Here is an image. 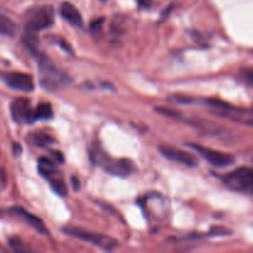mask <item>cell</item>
Wrapping results in <instances>:
<instances>
[{
    "label": "cell",
    "mask_w": 253,
    "mask_h": 253,
    "mask_svg": "<svg viewBox=\"0 0 253 253\" xmlns=\"http://www.w3.org/2000/svg\"><path fill=\"white\" fill-rule=\"evenodd\" d=\"M90 160L95 165L103 167L105 172L110 173L111 175H118V177H127L135 170L133 162L130 160H116V158L109 157L105 151L99 146V143H94L91 146L90 151Z\"/></svg>",
    "instance_id": "cell-1"
},
{
    "label": "cell",
    "mask_w": 253,
    "mask_h": 253,
    "mask_svg": "<svg viewBox=\"0 0 253 253\" xmlns=\"http://www.w3.org/2000/svg\"><path fill=\"white\" fill-rule=\"evenodd\" d=\"M35 57L37 58V63H39V69L40 74H41V79H40V83H41L42 88H44L46 90H57L59 86L63 83H66L68 81L66 74L62 73L48 58L43 56V54H40L39 52L35 51L34 53Z\"/></svg>",
    "instance_id": "cell-2"
},
{
    "label": "cell",
    "mask_w": 253,
    "mask_h": 253,
    "mask_svg": "<svg viewBox=\"0 0 253 253\" xmlns=\"http://www.w3.org/2000/svg\"><path fill=\"white\" fill-rule=\"evenodd\" d=\"M54 21V11L51 5H42L30 9L25 16V31L39 32L48 29Z\"/></svg>",
    "instance_id": "cell-3"
},
{
    "label": "cell",
    "mask_w": 253,
    "mask_h": 253,
    "mask_svg": "<svg viewBox=\"0 0 253 253\" xmlns=\"http://www.w3.org/2000/svg\"><path fill=\"white\" fill-rule=\"evenodd\" d=\"M63 232L69 236L82 240V241L89 242V244L94 245V246L99 247L104 251H113L119 246V242L113 237L88 231V230L81 229V227H64Z\"/></svg>",
    "instance_id": "cell-4"
},
{
    "label": "cell",
    "mask_w": 253,
    "mask_h": 253,
    "mask_svg": "<svg viewBox=\"0 0 253 253\" xmlns=\"http://www.w3.org/2000/svg\"><path fill=\"white\" fill-rule=\"evenodd\" d=\"M224 182L232 190L253 194V168H237L224 178Z\"/></svg>",
    "instance_id": "cell-5"
},
{
    "label": "cell",
    "mask_w": 253,
    "mask_h": 253,
    "mask_svg": "<svg viewBox=\"0 0 253 253\" xmlns=\"http://www.w3.org/2000/svg\"><path fill=\"white\" fill-rule=\"evenodd\" d=\"M0 79L9 86L10 89L22 93H31L35 89V82L30 74L20 73V72H0Z\"/></svg>",
    "instance_id": "cell-6"
},
{
    "label": "cell",
    "mask_w": 253,
    "mask_h": 253,
    "mask_svg": "<svg viewBox=\"0 0 253 253\" xmlns=\"http://www.w3.org/2000/svg\"><path fill=\"white\" fill-rule=\"evenodd\" d=\"M190 148L197 151L199 155H202L210 165L215 166V167H227V166L232 165L235 162V157L230 153L221 152V151L211 150V148L204 147V146L195 145V143H189Z\"/></svg>",
    "instance_id": "cell-7"
},
{
    "label": "cell",
    "mask_w": 253,
    "mask_h": 253,
    "mask_svg": "<svg viewBox=\"0 0 253 253\" xmlns=\"http://www.w3.org/2000/svg\"><path fill=\"white\" fill-rule=\"evenodd\" d=\"M12 121L16 124H32L36 121L35 110L30 106V100L26 98H17L10 105Z\"/></svg>",
    "instance_id": "cell-8"
},
{
    "label": "cell",
    "mask_w": 253,
    "mask_h": 253,
    "mask_svg": "<svg viewBox=\"0 0 253 253\" xmlns=\"http://www.w3.org/2000/svg\"><path fill=\"white\" fill-rule=\"evenodd\" d=\"M160 152L163 157L167 160L173 161V162L182 163V165L187 166V167H197L198 160L195 156L190 155V153L185 152V151L179 150V148L172 147V146H160Z\"/></svg>",
    "instance_id": "cell-9"
},
{
    "label": "cell",
    "mask_w": 253,
    "mask_h": 253,
    "mask_svg": "<svg viewBox=\"0 0 253 253\" xmlns=\"http://www.w3.org/2000/svg\"><path fill=\"white\" fill-rule=\"evenodd\" d=\"M10 212H11L12 215H16V216L24 219L25 221H26L29 225H31V226L34 227L36 231H39V234H41V235L48 234V230H47V227L44 226L43 221H42L40 217L30 214L29 211H26V210L22 209V208H19V207L11 208V209H10Z\"/></svg>",
    "instance_id": "cell-10"
},
{
    "label": "cell",
    "mask_w": 253,
    "mask_h": 253,
    "mask_svg": "<svg viewBox=\"0 0 253 253\" xmlns=\"http://www.w3.org/2000/svg\"><path fill=\"white\" fill-rule=\"evenodd\" d=\"M59 14L66 21L72 24L73 26L82 27L83 26V17H82L79 10L73 4L68 1H63L59 6Z\"/></svg>",
    "instance_id": "cell-11"
},
{
    "label": "cell",
    "mask_w": 253,
    "mask_h": 253,
    "mask_svg": "<svg viewBox=\"0 0 253 253\" xmlns=\"http://www.w3.org/2000/svg\"><path fill=\"white\" fill-rule=\"evenodd\" d=\"M17 32V25L5 15L0 14V35L14 37Z\"/></svg>",
    "instance_id": "cell-12"
},
{
    "label": "cell",
    "mask_w": 253,
    "mask_h": 253,
    "mask_svg": "<svg viewBox=\"0 0 253 253\" xmlns=\"http://www.w3.org/2000/svg\"><path fill=\"white\" fill-rule=\"evenodd\" d=\"M53 116V109L49 103H41L39 104L35 109V119L37 120H48Z\"/></svg>",
    "instance_id": "cell-13"
},
{
    "label": "cell",
    "mask_w": 253,
    "mask_h": 253,
    "mask_svg": "<svg viewBox=\"0 0 253 253\" xmlns=\"http://www.w3.org/2000/svg\"><path fill=\"white\" fill-rule=\"evenodd\" d=\"M30 141L34 143L37 147H47L51 143H54V138L51 137L49 135H46V133H31L30 136Z\"/></svg>",
    "instance_id": "cell-14"
},
{
    "label": "cell",
    "mask_w": 253,
    "mask_h": 253,
    "mask_svg": "<svg viewBox=\"0 0 253 253\" xmlns=\"http://www.w3.org/2000/svg\"><path fill=\"white\" fill-rule=\"evenodd\" d=\"M49 184H51L52 190H53L56 194H58L59 197H64L67 194V185L64 184L63 179L58 177H52L49 178Z\"/></svg>",
    "instance_id": "cell-15"
},
{
    "label": "cell",
    "mask_w": 253,
    "mask_h": 253,
    "mask_svg": "<svg viewBox=\"0 0 253 253\" xmlns=\"http://www.w3.org/2000/svg\"><path fill=\"white\" fill-rule=\"evenodd\" d=\"M232 232L227 230L226 227H212L209 232V236H230Z\"/></svg>",
    "instance_id": "cell-16"
},
{
    "label": "cell",
    "mask_w": 253,
    "mask_h": 253,
    "mask_svg": "<svg viewBox=\"0 0 253 253\" xmlns=\"http://www.w3.org/2000/svg\"><path fill=\"white\" fill-rule=\"evenodd\" d=\"M155 110L157 111V113L162 114V115L170 116V118H179V115H180L178 111L172 110V109H168V108H156Z\"/></svg>",
    "instance_id": "cell-17"
},
{
    "label": "cell",
    "mask_w": 253,
    "mask_h": 253,
    "mask_svg": "<svg viewBox=\"0 0 253 253\" xmlns=\"http://www.w3.org/2000/svg\"><path fill=\"white\" fill-rule=\"evenodd\" d=\"M104 21H105V19H104V17H100V19L94 20V21L90 24V29L93 30V31H100L101 26H103V24H104Z\"/></svg>",
    "instance_id": "cell-18"
},
{
    "label": "cell",
    "mask_w": 253,
    "mask_h": 253,
    "mask_svg": "<svg viewBox=\"0 0 253 253\" xmlns=\"http://www.w3.org/2000/svg\"><path fill=\"white\" fill-rule=\"evenodd\" d=\"M52 156H53L54 158H56V161L58 163H63L64 162V157L63 155H62V152H59V151H52Z\"/></svg>",
    "instance_id": "cell-19"
},
{
    "label": "cell",
    "mask_w": 253,
    "mask_h": 253,
    "mask_svg": "<svg viewBox=\"0 0 253 253\" xmlns=\"http://www.w3.org/2000/svg\"><path fill=\"white\" fill-rule=\"evenodd\" d=\"M153 0H137V4L140 5L141 7H143V9H147V7H150L151 5H152Z\"/></svg>",
    "instance_id": "cell-20"
},
{
    "label": "cell",
    "mask_w": 253,
    "mask_h": 253,
    "mask_svg": "<svg viewBox=\"0 0 253 253\" xmlns=\"http://www.w3.org/2000/svg\"><path fill=\"white\" fill-rule=\"evenodd\" d=\"M72 183H73V188L76 192H78L79 189H81V182H79V179L77 180L76 177H72Z\"/></svg>",
    "instance_id": "cell-21"
},
{
    "label": "cell",
    "mask_w": 253,
    "mask_h": 253,
    "mask_svg": "<svg viewBox=\"0 0 253 253\" xmlns=\"http://www.w3.org/2000/svg\"><path fill=\"white\" fill-rule=\"evenodd\" d=\"M14 148H15V155H19L21 153V147L19 146V143H14Z\"/></svg>",
    "instance_id": "cell-22"
},
{
    "label": "cell",
    "mask_w": 253,
    "mask_h": 253,
    "mask_svg": "<svg viewBox=\"0 0 253 253\" xmlns=\"http://www.w3.org/2000/svg\"><path fill=\"white\" fill-rule=\"evenodd\" d=\"M247 123H249V124H252V125H253V120H249V121H247Z\"/></svg>",
    "instance_id": "cell-23"
}]
</instances>
